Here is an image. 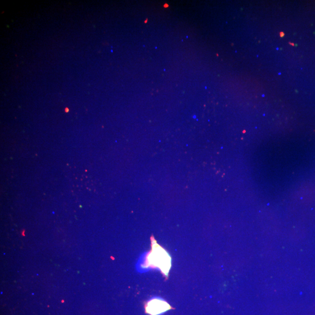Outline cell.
Instances as JSON below:
<instances>
[{
	"label": "cell",
	"instance_id": "6da1fadb",
	"mask_svg": "<svg viewBox=\"0 0 315 315\" xmlns=\"http://www.w3.org/2000/svg\"><path fill=\"white\" fill-rule=\"evenodd\" d=\"M149 260L152 264L158 267L164 273L168 274L171 267V258L168 253L158 245L153 246Z\"/></svg>",
	"mask_w": 315,
	"mask_h": 315
},
{
	"label": "cell",
	"instance_id": "7a4b0ae2",
	"mask_svg": "<svg viewBox=\"0 0 315 315\" xmlns=\"http://www.w3.org/2000/svg\"><path fill=\"white\" fill-rule=\"evenodd\" d=\"M171 309V306L161 299H153L146 306V312L151 315H159Z\"/></svg>",
	"mask_w": 315,
	"mask_h": 315
}]
</instances>
